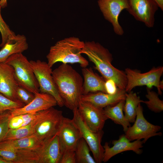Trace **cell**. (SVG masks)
Wrapping results in <instances>:
<instances>
[{
    "mask_svg": "<svg viewBox=\"0 0 163 163\" xmlns=\"http://www.w3.org/2000/svg\"><path fill=\"white\" fill-rule=\"evenodd\" d=\"M52 76L64 106L71 110L78 108L82 95L83 78L68 64L62 63L52 71Z\"/></svg>",
    "mask_w": 163,
    "mask_h": 163,
    "instance_id": "obj_1",
    "label": "cell"
},
{
    "mask_svg": "<svg viewBox=\"0 0 163 163\" xmlns=\"http://www.w3.org/2000/svg\"><path fill=\"white\" fill-rule=\"evenodd\" d=\"M81 53L87 56L106 80H112L118 88L125 90L127 83L125 72L112 65V56L107 49L98 42L88 41L85 42Z\"/></svg>",
    "mask_w": 163,
    "mask_h": 163,
    "instance_id": "obj_2",
    "label": "cell"
},
{
    "mask_svg": "<svg viewBox=\"0 0 163 163\" xmlns=\"http://www.w3.org/2000/svg\"><path fill=\"white\" fill-rule=\"evenodd\" d=\"M85 43L75 37L58 41L50 47L46 56L47 63L51 68L59 62L64 64L78 63L82 68L87 67L88 62L81 53Z\"/></svg>",
    "mask_w": 163,
    "mask_h": 163,
    "instance_id": "obj_3",
    "label": "cell"
},
{
    "mask_svg": "<svg viewBox=\"0 0 163 163\" xmlns=\"http://www.w3.org/2000/svg\"><path fill=\"white\" fill-rule=\"evenodd\" d=\"M5 62L13 68L15 78L19 86L34 94L40 92L38 84L31 64L22 53L11 56Z\"/></svg>",
    "mask_w": 163,
    "mask_h": 163,
    "instance_id": "obj_4",
    "label": "cell"
},
{
    "mask_svg": "<svg viewBox=\"0 0 163 163\" xmlns=\"http://www.w3.org/2000/svg\"><path fill=\"white\" fill-rule=\"evenodd\" d=\"M127 79V83L125 90L130 92L135 87L143 85L150 88L153 86L156 87L158 94L161 95L160 87V79L163 72V67H153L149 71L141 73L137 70L129 68L125 69Z\"/></svg>",
    "mask_w": 163,
    "mask_h": 163,
    "instance_id": "obj_5",
    "label": "cell"
},
{
    "mask_svg": "<svg viewBox=\"0 0 163 163\" xmlns=\"http://www.w3.org/2000/svg\"><path fill=\"white\" fill-rule=\"evenodd\" d=\"M33 71L39 86L40 92L49 94L56 100L59 107L64 106L57 89L52 76V70L47 62L40 60H31Z\"/></svg>",
    "mask_w": 163,
    "mask_h": 163,
    "instance_id": "obj_6",
    "label": "cell"
},
{
    "mask_svg": "<svg viewBox=\"0 0 163 163\" xmlns=\"http://www.w3.org/2000/svg\"><path fill=\"white\" fill-rule=\"evenodd\" d=\"M72 119L79 130L82 138L88 144L96 163H101L104 154V149L101 144L103 131L101 130L95 132L92 131L85 123L77 108L72 110Z\"/></svg>",
    "mask_w": 163,
    "mask_h": 163,
    "instance_id": "obj_7",
    "label": "cell"
},
{
    "mask_svg": "<svg viewBox=\"0 0 163 163\" xmlns=\"http://www.w3.org/2000/svg\"><path fill=\"white\" fill-rule=\"evenodd\" d=\"M134 123L125 132V136L130 141L142 139L143 143H145L151 137L162 134L161 132H159L161 129L160 126L150 123L145 118L140 104L138 105Z\"/></svg>",
    "mask_w": 163,
    "mask_h": 163,
    "instance_id": "obj_8",
    "label": "cell"
},
{
    "mask_svg": "<svg viewBox=\"0 0 163 163\" xmlns=\"http://www.w3.org/2000/svg\"><path fill=\"white\" fill-rule=\"evenodd\" d=\"M63 117L62 111L53 107L44 110L34 133L43 141L50 139L58 133Z\"/></svg>",
    "mask_w": 163,
    "mask_h": 163,
    "instance_id": "obj_9",
    "label": "cell"
},
{
    "mask_svg": "<svg viewBox=\"0 0 163 163\" xmlns=\"http://www.w3.org/2000/svg\"><path fill=\"white\" fill-rule=\"evenodd\" d=\"M126 10L137 21L147 27H153L155 14L158 7L153 0H128Z\"/></svg>",
    "mask_w": 163,
    "mask_h": 163,
    "instance_id": "obj_10",
    "label": "cell"
},
{
    "mask_svg": "<svg viewBox=\"0 0 163 163\" xmlns=\"http://www.w3.org/2000/svg\"><path fill=\"white\" fill-rule=\"evenodd\" d=\"M97 2L104 17L112 24L114 33L123 35L124 32L119 22V17L123 10L128 8V0H98Z\"/></svg>",
    "mask_w": 163,
    "mask_h": 163,
    "instance_id": "obj_11",
    "label": "cell"
},
{
    "mask_svg": "<svg viewBox=\"0 0 163 163\" xmlns=\"http://www.w3.org/2000/svg\"><path fill=\"white\" fill-rule=\"evenodd\" d=\"M77 108L85 123L91 129L95 132L102 130L107 119L104 113L103 109L81 100Z\"/></svg>",
    "mask_w": 163,
    "mask_h": 163,
    "instance_id": "obj_12",
    "label": "cell"
},
{
    "mask_svg": "<svg viewBox=\"0 0 163 163\" xmlns=\"http://www.w3.org/2000/svg\"><path fill=\"white\" fill-rule=\"evenodd\" d=\"M62 152L75 151L77 144L82 138L78 128L72 119L63 117L58 133Z\"/></svg>",
    "mask_w": 163,
    "mask_h": 163,
    "instance_id": "obj_13",
    "label": "cell"
},
{
    "mask_svg": "<svg viewBox=\"0 0 163 163\" xmlns=\"http://www.w3.org/2000/svg\"><path fill=\"white\" fill-rule=\"evenodd\" d=\"M113 146L110 147L109 143L106 142L103 147L104 154L102 162H106L115 155L126 151H131L138 155L142 152V148L144 143L141 140H136L131 142L123 134L120 136L117 140H113Z\"/></svg>",
    "mask_w": 163,
    "mask_h": 163,
    "instance_id": "obj_14",
    "label": "cell"
},
{
    "mask_svg": "<svg viewBox=\"0 0 163 163\" xmlns=\"http://www.w3.org/2000/svg\"><path fill=\"white\" fill-rule=\"evenodd\" d=\"M18 86L12 66L5 62H0V93L12 100L21 102L16 94Z\"/></svg>",
    "mask_w": 163,
    "mask_h": 163,
    "instance_id": "obj_15",
    "label": "cell"
},
{
    "mask_svg": "<svg viewBox=\"0 0 163 163\" xmlns=\"http://www.w3.org/2000/svg\"><path fill=\"white\" fill-rule=\"evenodd\" d=\"M29 104L23 107L10 110V117L21 114L37 113L57 105V102L52 95L46 93L38 92Z\"/></svg>",
    "mask_w": 163,
    "mask_h": 163,
    "instance_id": "obj_16",
    "label": "cell"
},
{
    "mask_svg": "<svg viewBox=\"0 0 163 163\" xmlns=\"http://www.w3.org/2000/svg\"><path fill=\"white\" fill-rule=\"evenodd\" d=\"M126 93L125 89L118 88L117 91L113 94L102 92L90 93L82 95L81 100L103 109L107 106L114 105L121 101L125 100Z\"/></svg>",
    "mask_w": 163,
    "mask_h": 163,
    "instance_id": "obj_17",
    "label": "cell"
},
{
    "mask_svg": "<svg viewBox=\"0 0 163 163\" xmlns=\"http://www.w3.org/2000/svg\"><path fill=\"white\" fill-rule=\"evenodd\" d=\"M62 153L57 133L44 141L40 163H59Z\"/></svg>",
    "mask_w": 163,
    "mask_h": 163,
    "instance_id": "obj_18",
    "label": "cell"
},
{
    "mask_svg": "<svg viewBox=\"0 0 163 163\" xmlns=\"http://www.w3.org/2000/svg\"><path fill=\"white\" fill-rule=\"evenodd\" d=\"M82 70L84 77L82 95L97 92L106 93L104 79L95 73L91 68H82Z\"/></svg>",
    "mask_w": 163,
    "mask_h": 163,
    "instance_id": "obj_19",
    "label": "cell"
},
{
    "mask_svg": "<svg viewBox=\"0 0 163 163\" xmlns=\"http://www.w3.org/2000/svg\"><path fill=\"white\" fill-rule=\"evenodd\" d=\"M16 39L7 43L0 50V62H5L11 56L22 53L27 50L28 45L23 35H17Z\"/></svg>",
    "mask_w": 163,
    "mask_h": 163,
    "instance_id": "obj_20",
    "label": "cell"
},
{
    "mask_svg": "<svg viewBox=\"0 0 163 163\" xmlns=\"http://www.w3.org/2000/svg\"><path fill=\"white\" fill-rule=\"evenodd\" d=\"M43 111V110L37 112L35 119L27 125L17 129H9L2 141L18 139L34 134L35 128L42 116Z\"/></svg>",
    "mask_w": 163,
    "mask_h": 163,
    "instance_id": "obj_21",
    "label": "cell"
},
{
    "mask_svg": "<svg viewBox=\"0 0 163 163\" xmlns=\"http://www.w3.org/2000/svg\"><path fill=\"white\" fill-rule=\"evenodd\" d=\"M125 100H122L113 106H109L103 108L104 113L107 119H110L115 123L121 125L125 132L130 126L123 113Z\"/></svg>",
    "mask_w": 163,
    "mask_h": 163,
    "instance_id": "obj_22",
    "label": "cell"
},
{
    "mask_svg": "<svg viewBox=\"0 0 163 163\" xmlns=\"http://www.w3.org/2000/svg\"><path fill=\"white\" fill-rule=\"evenodd\" d=\"M126 93L123 108L124 116L130 123L135 120L138 105L142 102L140 97L136 93L131 91Z\"/></svg>",
    "mask_w": 163,
    "mask_h": 163,
    "instance_id": "obj_23",
    "label": "cell"
},
{
    "mask_svg": "<svg viewBox=\"0 0 163 163\" xmlns=\"http://www.w3.org/2000/svg\"><path fill=\"white\" fill-rule=\"evenodd\" d=\"M5 141L11 147L16 149H38L41 148L44 142L34 133L18 139Z\"/></svg>",
    "mask_w": 163,
    "mask_h": 163,
    "instance_id": "obj_24",
    "label": "cell"
},
{
    "mask_svg": "<svg viewBox=\"0 0 163 163\" xmlns=\"http://www.w3.org/2000/svg\"><path fill=\"white\" fill-rule=\"evenodd\" d=\"M42 146L36 149H16L14 163H40Z\"/></svg>",
    "mask_w": 163,
    "mask_h": 163,
    "instance_id": "obj_25",
    "label": "cell"
},
{
    "mask_svg": "<svg viewBox=\"0 0 163 163\" xmlns=\"http://www.w3.org/2000/svg\"><path fill=\"white\" fill-rule=\"evenodd\" d=\"M90 149L88 144L82 138L78 141L75 152L76 163H96L91 155Z\"/></svg>",
    "mask_w": 163,
    "mask_h": 163,
    "instance_id": "obj_26",
    "label": "cell"
},
{
    "mask_svg": "<svg viewBox=\"0 0 163 163\" xmlns=\"http://www.w3.org/2000/svg\"><path fill=\"white\" fill-rule=\"evenodd\" d=\"M37 113L21 114L10 117L8 122L9 129H15L25 126L35 119Z\"/></svg>",
    "mask_w": 163,
    "mask_h": 163,
    "instance_id": "obj_27",
    "label": "cell"
},
{
    "mask_svg": "<svg viewBox=\"0 0 163 163\" xmlns=\"http://www.w3.org/2000/svg\"><path fill=\"white\" fill-rule=\"evenodd\" d=\"M150 89L147 88V94L145 96L148 101H143L142 102L145 104L152 111L155 113L160 112L163 110V101L159 98L158 94Z\"/></svg>",
    "mask_w": 163,
    "mask_h": 163,
    "instance_id": "obj_28",
    "label": "cell"
},
{
    "mask_svg": "<svg viewBox=\"0 0 163 163\" xmlns=\"http://www.w3.org/2000/svg\"><path fill=\"white\" fill-rule=\"evenodd\" d=\"M2 7L0 5V33L2 42L0 47H2L7 42L15 40L17 37L14 32L11 30L8 25L4 21L1 14Z\"/></svg>",
    "mask_w": 163,
    "mask_h": 163,
    "instance_id": "obj_29",
    "label": "cell"
},
{
    "mask_svg": "<svg viewBox=\"0 0 163 163\" xmlns=\"http://www.w3.org/2000/svg\"><path fill=\"white\" fill-rule=\"evenodd\" d=\"M25 105L21 102L13 101L0 93V116L7 111L19 108Z\"/></svg>",
    "mask_w": 163,
    "mask_h": 163,
    "instance_id": "obj_30",
    "label": "cell"
},
{
    "mask_svg": "<svg viewBox=\"0 0 163 163\" xmlns=\"http://www.w3.org/2000/svg\"><path fill=\"white\" fill-rule=\"evenodd\" d=\"M16 92L18 100L25 105L31 102L35 97L34 94L19 86L17 88Z\"/></svg>",
    "mask_w": 163,
    "mask_h": 163,
    "instance_id": "obj_31",
    "label": "cell"
},
{
    "mask_svg": "<svg viewBox=\"0 0 163 163\" xmlns=\"http://www.w3.org/2000/svg\"><path fill=\"white\" fill-rule=\"evenodd\" d=\"M10 118V110L5 112L0 116V142L2 141L9 129Z\"/></svg>",
    "mask_w": 163,
    "mask_h": 163,
    "instance_id": "obj_32",
    "label": "cell"
},
{
    "mask_svg": "<svg viewBox=\"0 0 163 163\" xmlns=\"http://www.w3.org/2000/svg\"><path fill=\"white\" fill-rule=\"evenodd\" d=\"M59 163H76L75 151H63Z\"/></svg>",
    "mask_w": 163,
    "mask_h": 163,
    "instance_id": "obj_33",
    "label": "cell"
},
{
    "mask_svg": "<svg viewBox=\"0 0 163 163\" xmlns=\"http://www.w3.org/2000/svg\"><path fill=\"white\" fill-rule=\"evenodd\" d=\"M105 87L106 93L110 94H115L118 89L115 82L111 79L106 80Z\"/></svg>",
    "mask_w": 163,
    "mask_h": 163,
    "instance_id": "obj_34",
    "label": "cell"
},
{
    "mask_svg": "<svg viewBox=\"0 0 163 163\" xmlns=\"http://www.w3.org/2000/svg\"><path fill=\"white\" fill-rule=\"evenodd\" d=\"M156 4L158 8L162 11L163 10V0H153Z\"/></svg>",
    "mask_w": 163,
    "mask_h": 163,
    "instance_id": "obj_35",
    "label": "cell"
},
{
    "mask_svg": "<svg viewBox=\"0 0 163 163\" xmlns=\"http://www.w3.org/2000/svg\"><path fill=\"white\" fill-rule=\"evenodd\" d=\"M7 0H0V5L2 8H4L7 6Z\"/></svg>",
    "mask_w": 163,
    "mask_h": 163,
    "instance_id": "obj_36",
    "label": "cell"
},
{
    "mask_svg": "<svg viewBox=\"0 0 163 163\" xmlns=\"http://www.w3.org/2000/svg\"><path fill=\"white\" fill-rule=\"evenodd\" d=\"M0 163H9V162L6 161L3 158L0 156Z\"/></svg>",
    "mask_w": 163,
    "mask_h": 163,
    "instance_id": "obj_37",
    "label": "cell"
}]
</instances>
